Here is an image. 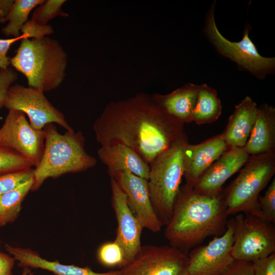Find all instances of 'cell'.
Returning a JSON list of instances; mask_svg holds the SVG:
<instances>
[{"mask_svg": "<svg viewBox=\"0 0 275 275\" xmlns=\"http://www.w3.org/2000/svg\"><path fill=\"white\" fill-rule=\"evenodd\" d=\"M93 129L101 146L124 144L149 164L185 133L184 124L165 113L151 96L144 93L108 104Z\"/></svg>", "mask_w": 275, "mask_h": 275, "instance_id": "cell-1", "label": "cell"}, {"mask_svg": "<svg viewBox=\"0 0 275 275\" xmlns=\"http://www.w3.org/2000/svg\"><path fill=\"white\" fill-rule=\"evenodd\" d=\"M227 216L223 191L217 195H202L183 185L176 197L164 236L171 246L185 253L207 237L225 232Z\"/></svg>", "mask_w": 275, "mask_h": 275, "instance_id": "cell-2", "label": "cell"}, {"mask_svg": "<svg viewBox=\"0 0 275 275\" xmlns=\"http://www.w3.org/2000/svg\"><path fill=\"white\" fill-rule=\"evenodd\" d=\"M10 63L25 77L29 87L49 92L64 81L68 55L57 40L49 37L23 38Z\"/></svg>", "mask_w": 275, "mask_h": 275, "instance_id": "cell-3", "label": "cell"}, {"mask_svg": "<svg viewBox=\"0 0 275 275\" xmlns=\"http://www.w3.org/2000/svg\"><path fill=\"white\" fill-rule=\"evenodd\" d=\"M43 130L44 147L41 160L34 169L31 191L37 190L48 178L84 172L96 165V159L86 151L85 138L80 131L61 134L53 123L47 124Z\"/></svg>", "mask_w": 275, "mask_h": 275, "instance_id": "cell-4", "label": "cell"}, {"mask_svg": "<svg viewBox=\"0 0 275 275\" xmlns=\"http://www.w3.org/2000/svg\"><path fill=\"white\" fill-rule=\"evenodd\" d=\"M188 138L183 133L149 164L148 179L152 204L163 225L169 223L183 177V155Z\"/></svg>", "mask_w": 275, "mask_h": 275, "instance_id": "cell-5", "label": "cell"}, {"mask_svg": "<svg viewBox=\"0 0 275 275\" xmlns=\"http://www.w3.org/2000/svg\"><path fill=\"white\" fill-rule=\"evenodd\" d=\"M275 173V152L251 155L237 177L223 194L228 215L239 212L262 218L260 193Z\"/></svg>", "mask_w": 275, "mask_h": 275, "instance_id": "cell-6", "label": "cell"}, {"mask_svg": "<svg viewBox=\"0 0 275 275\" xmlns=\"http://www.w3.org/2000/svg\"><path fill=\"white\" fill-rule=\"evenodd\" d=\"M215 4L213 3L206 14L204 33L217 51L259 79L272 74L275 59L263 57L259 53L250 37L251 26L249 24L245 25L242 38L239 41H231L222 35L214 19Z\"/></svg>", "mask_w": 275, "mask_h": 275, "instance_id": "cell-7", "label": "cell"}, {"mask_svg": "<svg viewBox=\"0 0 275 275\" xmlns=\"http://www.w3.org/2000/svg\"><path fill=\"white\" fill-rule=\"evenodd\" d=\"M233 221L231 254L234 260L253 262L275 252L273 224L249 214H238Z\"/></svg>", "mask_w": 275, "mask_h": 275, "instance_id": "cell-8", "label": "cell"}, {"mask_svg": "<svg viewBox=\"0 0 275 275\" xmlns=\"http://www.w3.org/2000/svg\"><path fill=\"white\" fill-rule=\"evenodd\" d=\"M4 106L9 109L23 112L28 117L31 125L35 129L42 130L48 124L56 123L66 131L73 129L66 121L63 114L56 108L37 88L15 84L8 89Z\"/></svg>", "mask_w": 275, "mask_h": 275, "instance_id": "cell-9", "label": "cell"}, {"mask_svg": "<svg viewBox=\"0 0 275 275\" xmlns=\"http://www.w3.org/2000/svg\"><path fill=\"white\" fill-rule=\"evenodd\" d=\"M188 261L185 253L171 245H142L119 275H183Z\"/></svg>", "mask_w": 275, "mask_h": 275, "instance_id": "cell-10", "label": "cell"}, {"mask_svg": "<svg viewBox=\"0 0 275 275\" xmlns=\"http://www.w3.org/2000/svg\"><path fill=\"white\" fill-rule=\"evenodd\" d=\"M43 130L34 129L22 112L9 109L0 128V146L11 149L24 156L35 167L42 157L44 147Z\"/></svg>", "mask_w": 275, "mask_h": 275, "instance_id": "cell-11", "label": "cell"}, {"mask_svg": "<svg viewBox=\"0 0 275 275\" xmlns=\"http://www.w3.org/2000/svg\"><path fill=\"white\" fill-rule=\"evenodd\" d=\"M234 233V221L231 219L222 235L190 252L183 275H219L223 272L234 260L231 254Z\"/></svg>", "mask_w": 275, "mask_h": 275, "instance_id": "cell-12", "label": "cell"}, {"mask_svg": "<svg viewBox=\"0 0 275 275\" xmlns=\"http://www.w3.org/2000/svg\"><path fill=\"white\" fill-rule=\"evenodd\" d=\"M111 203L117 221L115 241L123 251L126 265L142 246L141 239L144 227L130 209L125 194L113 178H111Z\"/></svg>", "mask_w": 275, "mask_h": 275, "instance_id": "cell-13", "label": "cell"}, {"mask_svg": "<svg viewBox=\"0 0 275 275\" xmlns=\"http://www.w3.org/2000/svg\"><path fill=\"white\" fill-rule=\"evenodd\" d=\"M125 194L128 204L144 228L156 233L162 225L154 210L148 180L128 171H119L109 176Z\"/></svg>", "mask_w": 275, "mask_h": 275, "instance_id": "cell-14", "label": "cell"}, {"mask_svg": "<svg viewBox=\"0 0 275 275\" xmlns=\"http://www.w3.org/2000/svg\"><path fill=\"white\" fill-rule=\"evenodd\" d=\"M250 156L243 147H229L203 174L194 191L206 196L221 193L226 181L245 165Z\"/></svg>", "mask_w": 275, "mask_h": 275, "instance_id": "cell-15", "label": "cell"}, {"mask_svg": "<svg viewBox=\"0 0 275 275\" xmlns=\"http://www.w3.org/2000/svg\"><path fill=\"white\" fill-rule=\"evenodd\" d=\"M228 148L223 133L198 144L188 143L183 155L184 185L193 188L203 174Z\"/></svg>", "mask_w": 275, "mask_h": 275, "instance_id": "cell-16", "label": "cell"}, {"mask_svg": "<svg viewBox=\"0 0 275 275\" xmlns=\"http://www.w3.org/2000/svg\"><path fill=\"white\" fill-rule=\"evenodd\" d=\"M100 160L107 167L109 175L128 171L148 179L150 166L132 148L121 143L101 146L97 151Z\"/></svg>", "mask_w": 275, "mask_h": 275, "instance_id": "cell-17", "label": "cell"}, {"mask_svg": "<svg viewBox=\"0 0 275 275\" xmlns=\"http://www.w3.org/2000/svg\"><path fill=\"white\" fill-rule=\"evenodd\" d=\"M5 249L22 267L40 268L50 271L54 275H119V270L97 272L88 267L64 264L58 261H49L42 258L36 252L30 249L5 244Z\"/></svg>", "mask_w": 275, "mask_h": 275, "instance_id": "cell-18", "label": "cell"}, {"mask_svg": "<svg viewBox=\"0 0 275 275\" xmlns=\"http://www.w3.org/2000/svg\"><path fill=\"white\" fill-rule=\"evenodd\" d=\"M251 155L275 152V108L262 104L257 108L255 123L243 147Z\"/></svg>", "mask_w": 275, "mask_h": 275, "instance_id": "cell-19", "label": "cell"}, {"mask_svg": "<svg viewBox=\"0 0 275 275\" xmlns=\"http://www.w3.org/2000/svg\"><path fill=\"white\" fill-rule=\"evenodd\" d=\"M257 104L249 96L245 97L230 116L223 134L228 147H243L255 122Z\"/></svg>", "mask_w": 275, "mask_h": 275, "instance_id": "cell-20", "label": "cell"}, {"mask_svg": "<svg viewBox=\"0 0 275 275\" xmlns=\"http://www.w3.org/2000/svg\"><path fill=\"white\" fill-rule=\"evenodd\" d=\"M199 87L188 83L167 94H154L151 97L165 113L184 124L191 122Z\"/></svg>", "mask_w": 275, "mask_h": 275, "instance_id": "cell-21", "label": "cell"}, {"mask_svg": "<svg viewBox=\"0 0 275 275\" xmlns=\"http://www.w3.org/2000/svg\"><path fill=\"white\" fill-rule=\"evenodd\" d=\"M222 103L215 89L206 84L199 85L191 122L198 125L216 121L222 114Z\"/></svg>", "mask_w": 275, "mask_h": 275, "instance_id": "cell-22", "label": "cell"}, {"mask_svg": "<svg viewBox=\"0 0 275 275\" xmlns=\"http://www.w3.org/2000/svg\"><path fill=\"white\" fill-rule=\"evenodd\" d=\"M33 178L18 188L0 196V227L13 223L18 217L22 203L31 190Z\"/></svg>", "mask_w": 275, "mask_h": 275, "instance_id": "cell-23", "label": "cell"}, {"mask_svg": "<svg viewBox=\"0 0 275 275\" xmlns=\"http://www.w3.org/2000/svg\"><path fill=\"white\" fill-rule=\"evenodd\" d=\"M45 0H15L6 18L8 23L2 33L6 37H19L23 25L29 20L30 12Z\"/></svg>", "mask_w": 275, "mask_h": 275, "instance_id": "cell-24", "label": "cell"}, {"mask_svg": "<svg viewBox=\"0 0 275 275\" xmlns=\"http://www.w3.org/2000/svg\"><path fill=\"white\" fill-rule=\"evenodd\" d=\"M97 256L99 262L106 267H118L120 269L126 265L123 251L115 240L101 244Z\"/></svg>", "mask_w": 275, "mask_h": 275, "instance_id": "cell-25", "label": "cell"}, {"mask_svg": "<svg viewBox=\"0 0 275 275\" xmlns=\"http://www.w3.org/2000/svg\"><path fill=\"white\" fill-rule=\"evenodd\" d=\"M65 0H47L34 11L31 20L40 25H46L51 19L57 16L68 17V14L64 12L61 7Z\"/></svg>", "mask_w": 275, "mask_h": 275, "instance_id": "cell-26", "label": "cell"}, {"mask_svg": "<svg viewBox=\"0 0 275 275\" xmlns=\"http://www.w3.org/2000/svg\"><path fill=\"white\" fill-rule=\"evenodd\" d=\"M34 164L16 151L0 146V174L31 168Z\"/></svg>", "mask_w": 275, "mask_h": 275, "instance_id": "cell-27", "label": "cell"}, {"mask_svg": "<svg viewBox=\"0 0 275 275\" xmlns=\"http://www.w3.org/2000/svg\"><path fill=\"white\" fill-rule=\"evenodd\" d=\"M34 175L32 168L0 174V196L18 188L33 179Z\"/></svg>", "mask_w": 275, "mask_h": 275, "instance_id": "cell-28", "label": "cell"}, {"mask_svg": "<svg viewBox=\"0 0 275 275\" xmlns=\"http://www.w3.org/2000/svg\"><path fill=\"white\" fill-rule=\"evenodd\" d=\"M262 218L270 223H275V178L268 186L264 195L258 198Z\"/></svg>", "mask_w": 275, "mask_h": 275, "instance_id": "cell-29", "label": "cell"}, {"mask_svg": "<svg viewBox=\"0 0 275 275\" xmlns=\"http://www.w3.org/2000/svg\"><path fill=\"white\" fill-rule=\"evenodd\" d=\"M20 32L28 38H39L52 34L53 30L50 25H40L30 19L23 25Z\"/></svg>", "mask_w": 275, "mask_h": 275, "instance_id": "cell-30", "label": "cell"}, {"mask_svg": "<svg viewBox=\"0 0 275 275\" xmlns=\"http://www.w3.org/2000/svg\"><path fill=\"white\" fill-rule=\"evenodd\" d=\"M17 78L18 74L12 68L0 69V109L4 106L5 97L9 88Z\"/></svg>", "mask_w": 275, "mask_h": 275, "instance_id": "cell-31", "label": "cell"}, {"mask_svg": "<svg viewBox=\"0 0 275 275\" xmlns=\"http://www.w3.org/2000/svg\"><path fill=\"white\" fill-rule=\"evenodd\" d=\"M252 263L254 275H275V252Z\"/></svg>", "mask_w": 275, "mask_h": 275, "instance_id": "cell-32", "label": "cell"}, {"mask_svg": "<svg viewBox=\"0 0 275 275\" xmlns=\"http://www.w3.org/2000/svg\"><path fill=\"white\" fill-rule=\"evenodd\" d=\"M219 275H254L252 262L234 260Z\"/></svg>", "mask_w": 275, "mask_h": 275, "instance_id": "cell-33", "label": "cell"}, {"mask_svg": "<svg viewBox=\"0 0 275 275\" xmlns=\"http://www.w3.org/2000/svg\"><path fill=\"white\" fill-rule=\"evenodd\" d=\"M27 38L24 35L10 39H0V69H5L9 67L10 58L7 57V52L10 46L16 41L23 38Z\"/></svg>", "mask_w": 275, "mask_h": 275, "instance_id": "cell-34", "label": "cell"}, {"mask_svg": "<svg viewBox=\"0 0 275 275\" xmlns=\"http://www.w3.org/2000/svg\"><path fill=\"white\" fill-rule=\"evenodd\" d=\"M15 261L12 256L0 251V275H12Z\"/></svg>", "mask_w": 275, "mask_h": 275, "instance_id": "cell-35", "label": "cell"}, {"mask_svg": "<svg viewBox=\"0 0 275 275\" xmlns=\"http://www.w3.org/2000/svg\"><path fill=\"white\" fill-rule=\"evenodd\" d=\"M14 2V0H0V25L6 22Z\"/></svg>", "mask_w": 275, "mask_h": 275, "instance_id": "cell-36", "label": "cell"}, {"mask_svg": "<svg viewBox=\"0 0 275 275\" xmlns=\"http://www.w3.org/2000/svg\"><path fill=\"white\" fill-rule=\"evenodd\" d=\"M23 271L21 275H33V272L31 271V269L29 267H23Z\"/></svg>", "mask_w": 275, "mask_h": 275, "instance_id": "cell-37", "label": "cell"}, {"mask_svg": "<svg viewBox=\"0 0 275 275\" xmlns=\"http://www.w3.org/2000/svg\"><path fill=\"white\" fill-rule=\"evenodd\" d=\"M1 240H0V245H1Z\"/></svg>", "mask_w": 275, "mask_h": 275, "instance_id": "cell-38", "label": "cell"}]
</instances>
